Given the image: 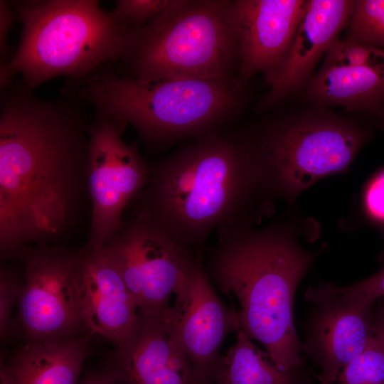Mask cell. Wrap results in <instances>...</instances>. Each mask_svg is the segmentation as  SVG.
I'll list each match as a JSON object with an SVG mask.
<instances>
[{"label":"cell","instance_id":"4fadbf2b","mask_svg":"<svg viewBox=\"0 0 384 384\" xmlns=\"http://www.w3.org/2000/svg\"><path fill=\"white\" fill-rule=\"evenodd\" d=\"M101 372L119 384H205L171 340L160 313L143 309L129 338Z\"/></svg>","mask_w":384,"mask_h":384},{"label":"cell","instance_id":"8992f818","mask_svg":"<svg viewBox=\"0 0 384 384\" xmlns=\"http://www.w3.org/2000/svg\"><path fill=\"white\" fill-rule=\"evenodd\" d=\"M134 79H230L239 67L233 1L174 0L134 29L128 53Z\"/></svg>","mask_w":384,"mask_h":384},{"label":"cell","instance_id":"f1b7e54d","mask_svg":"<svg viewBox=\"0 0 384 384\" xmlns=\"http://www.w3.org/2000/svg\"><path fill=\"white\" fill-rule=\"evenodd\" d=\"M379 258H380V259H383V258H384V247H383V252H382L381 254L379 255Z\"/></svg>","mask_w":384,"mask_h":384},{"label":"cell","instance_id":"9a60e30c","mask_svg":"<svg viewBox=\"0 0 384 384\" xmlns=\"http://www.w3.org/2000/svg\"><path fill=\"white\" fill-rule=\"evenodd\" d=\"M240 85L257 73L266 77L284 58L306 0L233 1Z\"/></svg>","mask_w":384,"mask_h":384},{"label":"cell","instance_id":"2e32d148","mask_svg":"<svg viewBox=\"0 0 384 384\" xmlns=\"http://www.w3.org/2000/svg\"><path fill=\"white\" fill-rule=\"evenodd\" d=\"M82 252V308L86 329L118 349L134 329L139 309L102 250Z\"/></svg>","mask_w":384,"mask_h":384},{"label":"cell","instance_id":"cb8c5ba5","mask_svg":"<svg viewBox=\"0 0 384 384\" xmlns=\"http://www.w3.org/2000/svg\"><path fill=\"white\" fill-rule=\"evenodd\" d=\"M346 294L374 304L376 300L384 297V265L373 275L346 286H341Z\"/></svg>","mask_w":384,"mask_h":384},{"label":"cell","instance_id":"d6986e66","mask_svg":"<svg viewBox=\"0 0 384 384\" xmlns=\"http://www.w3.org/2000/svg\"><path fill=\"white\" fill-rule=\"evenodd\" d=\"M213 384H314L306 364L285 371L278 368L267 351L257 347L241 329L236 341L221 355Z\"/></svg>","mask_w":384,"mask_h":384},{"label":"cell","instance_id":"5b68a950","mask_svg":"<svg viewBox=\"0 0 384 384\" xmlns=\"http://www.w3.org/2000/svg\"><path fill=\"white\" fill-rule=\"evenodd\" d=\"M242 87L232 78L141 82L104 72L89 82L86 94L99 114L132 125L156 147L215 133L237 110Z\"/></svg>","mask_w":384,"mask_h":384},{"label":"cell","instance_id":"3957f363","mask_svg":"<svg viewBox=\"0 0 384 384\" xmlns=\"http://www.w3.org/2000/svg\"><path fill=\"white\" fill-rule=\"evenodd\" d=\"M205 270L213 284L238 302L241 330L265 348L282 370L303 366L294 322L297 287L322 253L302 247L287 226L251 225L218 230Z\"/></svg>","mask_w":384,"mask_h":384},{"label":"cell","instance_id":"ffe728a7","mask_svg":"<svg viewBox=\"0 0 384 384\" xmlns=\"http://www.w3.org/2000/svg\"><path fill=\"white\" fill-rule=\"evenodd\" d=\"M343 39L384 49V0L354 1Z\"/></svg>","mask_w":384,"mask_h":384},{"label":"cell","instance_id":"7402d4cb","mask_svg":"<svg viewBox=\"0 0 384 384\" xmlns=\"http://www.w3.org/2000/svg\"><path fill=\"white\" fill-rule=\"evenodd\" d=\"M23 276L12 267L0 270V335L1 341L8 338L14 331L12 311L23 286Z\"/></svg>","mask_w":384,"mask_h":384},{"label":"cell","instance_id":"44dd1931","mask_svg":"<svg viewBox=\"0 0 384 384\" xmlns=\"http://www.w3.org/2000/svg\"><path fill=\"white\" fill-rule=\"evenodd\" d=\"M336 384H384V349L372 336L338 375Z\"/></svg>","mask_w":384,"mask_h":384},{"label":"cell","instance_id":"ac0fdd59","mask_svg":"<svg viewBox=\"0 0 384 384\" xmlns=\"http://www.w3.org/2000/svg\"><path fill=\"white\" fill-rule=\"evenodd\" d=\"M305 99L318 107L351 111L377 107L384 102V60L370 63L324 60L305 85Z\"/></svg>","mask_w":384,"mask_h":384},{"label":"cell","instance_id":"7c38bea8","mask_svg":"<svg viewBox=\"0 0 384 384\" xmlns=\"http://www.w3.org/2000/svg\"><path fill=\"white\" fill-rule=\"evenodd\" d=\"M174 295V305L159 311L166 329L205 384H213L223 341L241 329L240 313L220 299L200 256Z\"/></svg>","mask_w":384,"mask_h":384},{"label":"cell","instance_id":"5bb4252c","mask_svg":"<svg viewBox=\"0 0 384 384\" xmlns=\"http://www.w3.org/2000/svg\"><path fill=\"white\" fill-rule=\"evenodd\" d=\"M353 5L351 0L306 1L287 53L265 77L270 88L261 100L262 107L277 105L308 83L318 60L347 27Z\"/></svg>","mask_w":384,"mask_h":384},{"label":"cell","instance_id":"4316f807","mask_svg":"<svg viewBox=\"0 0 384 384\" xmlns=\"http://www.w3.org/2000/svg\"><path fill=\"white\" fill-rule=\"evenodd\" d=\"M1 53H4L6 49V43L7 34L10 26H11V21L13 20V14L9 9L7 4L1 1Z\"/></svg>","mask_w":384,"mask_h":384},{"label":"cell","instance_id":"484cf974","mask_svg":"<svg viewBox=\"0 0 384 384\" xmlns=\"http://www.w3.org/2000/svg\"><path fill=\"white\" fill-rule=\"evenodd\" d=\"M373 337L384 349V303L373 310Z\"/></svg>","mask_w":384,"mask_h":384},{"label":"cell","instance_id":"9c48e42d","mask_svg":"<svg viewBox=\"0 0 384 384\" xmlns=\"http://www.w3.org/2000/svg\"><path fill=\"white\" fill-rule=\"evenodd\" d=\"M139 309L159 312L182 285L198 256L134 212L100 249Z\"/></svg>","mask_w":384,"mask_h":384},{"label":"cell","instance_id":"83f0119b","mask_svg":"<svg viewBox=\"0 0 384 384\" xmlns=\"http://www.w3.org/2000/svg\"><path fill=\"white\" fill-rule=\"evenodd\" d=\"M78 384H119L102 372L90 373L84 377Z\"/></svg>","mask_w":384,"mask_h":384},{"label":"cell","instance_id":"8fae6325","mask_svg":"<svg viewBox=\"0 0 384 384\" xmlns=\"http://www.w3.org/2000/svg\"><path fill=\"white\" fill-rule=\"evenodd\" d=\"M304 298L310 306L302 326L303 353L319 368L321 384H336L343 368L373 336L374 304L350 297L339 285L325 281L309 287Z\"/></svg>","mask_w":384,"mask_h":384},{"label":"cell","instance_id":"30bf717a","mask_svg":"<svg viewBox=\"0 0 384 384\" xmlns=\"http://www.w3.org/2000/svg\"><path fill=\"white\" fill-rule=\"evenodd\" d=\"M126 124L99 114L89 127L87 171L91 223L87 252L102 249L122 221L124 210L146 186L150 166L122 134Z\"/></svg>","mask_w":384,"mask_h":384},{"label":"cell","instance_id":"6da1fadb","mask_svg":"<svg viewBox=\"0 0 384 384\" xmlns=\"http://www.w3.org/2000/svg\"><path fill=\"white\" fill-rule=\"evenodd\" d=\"M89 126L76 112L25 92L0 116V250L48 245L75 223L87 195Z\"/></svg>","mask_w":384,"mask_h":384},{"label":"cell","instance_id":"d4e9b609","mask_svg":"<svg viewBox=\"0 0 384 384\" xmlns=\"http://www.w3.org/2000/svg\"><path fill=\"white\" fill-rule=\"evenodd\" d=\"M363 206L370 219L384 224V170L374 176L366 188Z\"/></svg>","mask_w":384,"mask_h":384},{"label":"cell","instance_id":"603a6c76","mask_svg":"<svg viewBox=\"0 0 384 384\" xmlns=\"http://www.w3.org/2000/svg\"><path fill=\"white\" fill-rule=\"evenodd\" d=\"M174 0H119L111 15L119 23L132 29L143 26L147 20L166 10Z\"/></svg>","mask_w":384,"mask_h":384},{"label":"cell","instance_id":"e0dca14e","mask_svg":"<svg viewBox=\"0 0 384 384\" xmlns=\"http://www.w3.org/2000/svg\"><path fill=\"white\" fill-rule=\"evenodd\" d=\"M88 339L26 342L9 361L1 358L0 379L6 384H78L88 357Z\"/></svg>","mask_w":384,"mask_h":384},{"label":"cell","instance_id":"277c9868","mask_svg":"<svg viewBox=\"0 0 384 384\" xmlns=\"http://www.w3.org/2000/svg\"><path fill=\"white\" fill-rule=\"evenodd\" d=\"M18 48L1 70V84L14 73L26 88L59 75L81 77L107 60L124 58L134 29L116 21L94 0L20 1Z\"/></svg>","mask_w":384,"mask_h":384},{"label":"cell","instance_id":"52a82bcc","mask_svg":"<svg viewBox=\"0 0 384 384\" xmlns=\"http://www.w3.org/2000/svg\"><path fill=\"white\" fill-rule=\"evenodd\" d=\"M250 138L268 195L293 201L318 180L344 171L368 133L319 107L277 119Z\"/></svg>","mask_w":384,"mask_h":384},{"label":"cell","instance_id":"ba28073f","mask_svg":"<svg viewBox=\"0 0 384 384\" xmlns=\"http://www.w3.org/2000/svg\"><path fill=\"white\" fill-rule=\"evenodd\" d=\"M14 329L27 342L80 337L86 329L82 308V252L62 246H26Z\"/></svg>","mask_w":384,"mask_h":384},{"label":"cell","instance_id":"7a4b0ae2","mask_svg":"<svg viewBox=\"0 0 384 384\" xmlns=\"http://www.w3.org/2000/svg\"><path fill=\"white\" fill-rule=\"evenodd\" d=\"M149 166L134 212L191 250L215 229L251 225L257 197L269 196L247 136L209 134Z\"/></svg>","mask_w":384,"mask_h":384},{"label":"cell","instance_id":"f546056e","mask_svg":"<svg viewBox=\"0 0 384 384\" xmlns=\"http://www.w3.org/2000/svg\"><path fill=\"white\" fill-rule=\"evenodd\" d=\"M0 384H5V383L2 380H0Z\"/></svg>","mask_w":384,"mask_h":384}]
</instances>
